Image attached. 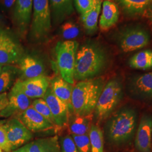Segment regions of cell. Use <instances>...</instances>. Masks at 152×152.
I'll use <instances>...</instances> for the list:
<instances>
[{"mask_svg":"<svg viewBox=\"0 0 152 152\" xmlns=\"http://www.w3.org/2000/svg\"><path fill=\"white\" fill-rule=\"evenodd\" d=\"M2 17L1 14V12H0V21L2 20Z\"/></svg>","mask_w":152,"mask_h":152,"instance_id":"40","label":"cell"},{"mask_svg":"<svg viewBox=\"0 0 152 152\" xmlns=\"http://www.w3.org/2000/svg\"><path fill=\"white\" fill-rule=\"evenodd\" d=\"M15 72L9 65L2 67L0 72V94L6 92L14 81Z\"/></svg>","mask_w":152,"mask_h":152,"instance_id":"27","label":"cell"},{"mask_svg":"<svg viewBox=\"0 0 152 152\" xmlns=\"http://www.w3.org/2000/svg\"><path fill=\"white\" fill-rule=\"evenodd\" d=\"M14 152H28L27 144L23 145V147L19 148L18 149H17L16 151H15Z\"/></svg>","mask_w":152,"mask_h":152,"instance_id":"38","label":"cell"},{"mask_svg":"<svg viewBox=\"0 0 152 152\" xmlns=\"http://www.w3.org/2000/svg\"><path fill=\"white\" fill-rule=\"evenodd\" d=\"M142 15L152 20V3L148 7L145 11L144 12Z\"/></svg>","mask_w":152,"mask_h":152,"instance_id":"36","label":"cell"},{"mask_svg":"<svg viewBox=\"0 0 152 152\" xmlns=\"http://www.w3.org/2000/svg\"><path fill=\"white\" fill-rule=\"evenodd\" d=\"M5 121H0V148L4 152H11L5 128Z\"/></svg>","mask_w":152,"mask_h":152,"instance_id":"33","label":"cell"},{"mask_svg":"<svg viewBox=\"0 0 152 152\" xmlns=\"http://www.w3.org/2000/svg\"><path fill=\"white\" fill-rule=\"evenodd\" d=\"M76 144L78 152H91V143L89 135H71Z\"/></svg>","mask_w":152,"mask_h":152,"instance_id":"30","label":"cell"},{"mask_svg":"<svg viewBox=\"0 0 152 152\" xmlns=\"http://www.w3.org/2000/svg\"><path fill=\"white\" fill-rule=\"evenodd\" d=\"M93 114L87 115H70L68 126L71 135L88 134L92 126Z\"/></svg>","mask_w":152,"mask_h":152,"instance_id":"20","label":"cell"},{"mask_svg":"<svg viewBox=\"0 0 152 152\" xmlns=\"http://www.w3.org/2000/svg\"><path fill=\"white\" fill-rule=\"evenodd\" d=\"M19 68L26 79L44 75L45 67L41 60L32 56H23L19 62Z\"/></svg>","mask_w":152,"mask_h":152,"instance_id":"19","label":"cell"},{"mask_svg":"<svg viewBox=\"0 0 152 152\" xmlns=\"http://www.w3.org/2000/svg\"><path fill=\"white\" fill-rule=\"evenodd\" d=\"M16 0H0V5L5 10H9L15 5Z\"/></svg>","mask_w":152,"mask_h":152,"instance_id":"35","label":"cell"},{"mask_svg":"<svg viewBox=\"0 0 152 152\" xmlns=\"http://www.w3.org/2000/svg\"><path fill=\"white\" fill-rule=\"evenodd\" d=\"M61 152H78L76 144L71 135L63 136L59 139Z\"/></svg>","mask_w":152,"mask_h":152,"instance_id":"31","label":"cell"},{"mask_svg":"<svg viewBox=\"0 0 152 152\" xmlns=\"http://www.w3.org/2000/svg\"><path fill=\"white\" fill-rule=\"evenodd\" d=\"M50 84L49 78L42 75L24 80L19 79L15 82L11 89L23 93L30 99H38L44 97Z\"/></svg>","mask_w":152,"mask_h":152,"instance_id":"7","label":"cell"},{"mask_svg":"<svg viewBox=\"0 0 152 152\" xmlns=\"http://www.w3.org/2000/svg\"><path fill=\"white\" fill-rule=\"evenodd\" d=\"M16 117L32 132L49 130L56 127L54 124L39 114L31 106L16 115Z\"/></svg>","mask_w":152,"mask_h":152,"instance_id":"11","label":"cell"},{"mask_svg":"<svg viewBox=\"0 0 152 152\" xmlns=\"http://www.w3.org/2000/svg\"><path fill=\"white\" fill-rule=\"evenodd\" d=\"M122 96V85L118 79H112L105 85L94 110L95 118L98 122L108 118L120 103Z\"/></svg>","mask_w":152,"mask_h":152,"instance_id":"4","label":"cell"},{"mask_svg":"<svg viewBox=\"0 0 152 152\" xmlns=\"http://www.w3.org/2000/svg\"><path fill=\"white\" fill-rule=\"evenodd\" d=\"M50 86L55 96L68 107L71 115L73 114L72 105V94L73 85L65 81L61 77H57L50 82Z\"/></svg>","mask_w":152,"mask_h":152,"instance_id":"17","label":"cell"},{"mask_svg":"<svg viewBox=\"0 0 152 152\" xmlns=\"http://www.w3.org/2000/svg\"><path fill=\"white\" fill-rule=\"evenodd\" d=\"M51 12L56 21H61L73 12V0H49Z\"/></svg>","mask_w":152,"mask_h":152,"instance_id":"22","label":"cell"},{"mask_svg":"<svg viewBox=\"0 0 152 152\" xmlns=\"http://www.w3.org/2000/svg\"><path fill=\"white\" fill-rule=\"evenodd\" d=\"M8 104L0 113V117H15L26 110L32 104L30 98L21 92L11 89L7 95Z\"/></svg>","mask_w":152,"mask_h":152,"instance_id":"13","label":"cell"},{"mask_svg":"<svg viewBox=\"0 0 152 152\" xmlns=\"http://www.w3.org/2000/svg\"><path fill=\"white\" fill-rule=\"evenodd\" d=\"M78 43L73 40L60 41L55 47L56 64L61 77L65 81L73 85L74 72Z\"/></svg>","mask_w":152,"mask_h":152,"instance_id":"5","label":"cell"},{"mask_svg":"<svg viewBox=\"0 0 152 152\" xmlns=\"http://www.w3.org/2000/svg\"><path fill=\"white\" fill-rule=\"evenodd\" d=\"M4 125L12 151L19 148L32 139V132L16 117H12L5 121Z\"/></svg>","mask_w":152,"mask_h":152,"instance_id":"8","label":"cell"},{"mask_svg":"<svg viewBox=\"0 0 152 152\" xmlns=\"http://www.w3.org/2000/svg\"><path fill=\"white\" fill-rule=\"evenodd\" d=\"M102 4V1H96L91 10L81 15L82 24L88 33H93L98 29V18L101 11Z\"/></svg>","mask_w":152,"mask_h":152,"instance_id":"24","label":"cell"},{"mask_svg":"<svg viewBox=\"0 0 152 152\" xmlns=\"http://www.w3.org/2000/svg\"><path fill=\"white\" fill-rule=\"evenodd\" d=\"M137 113L130 107H124L113 114L105 126L108 141L115 145L131 141L136 131Z\"/></svg>","mask_w":152,"mask_h":152,"instance_id":"2","label":"cell"},{"mask_svg":"<svg viewBox=\"0 0 152 152\" xmlns=\"http://www.w3.org/2000/svg\"><path fill=\"white\" fill-rule=\"evenodd\" d=\"M0 152H2V149L0 148Z\"/></svg>","mask_w":152,"mask_h":152,"instance_id":"42","label":"cell"},{"mask_svg":"<svg viewBox=\"0 0 152 152\" xmlns=\"http://www.w3.org/2000/svg\"><path fill=\"white\" fill-rule=\"evenodd\" d=\"M96 1L95 0H74L76 9L81 15L91 10Z\"/></svg>","mask_w":152,"mask_h":152,"instance_id":"32","label":"cell"},{"mask_svg":"<svg viewBox=\"0 0 152 152\" xmlns=\"http://www.w3.org/2000/svg\"><path fill=\"white\" fill-rule=\"evenodd\" d=\"M28 152H61L57 136L38 139L28 143Z\"/></svg>","mask_w":152,"mask_h":152,"instance_id":"21","label":"cell"},{"mask_svg":"<svg viewBox=\"0 0 152 152\" xmlns=\"http://www.w3.org/2000/svg\"><path fill=\"white\" fill-rule=\"evenodd\" d=\"M7 34L5 32L2 31H0V46L5 41L6 38L7 37Z\"/></svg>","mask_w":152,"mask_h":152,"instance_id":"37","label":"cell"},{"mask_svg":"<svg viewBox=\"0 0 152 152\" xmlns=\"http://www.w3.org/2000/svg\"><path fill=\"white\" fill-rule=\"evenodd\" d=\"M51 28V13L49 0H33L31 33L33 38L41 39L48 36Z\"/></svg>","mask_w":152,"mask_h":152,"instance_id":"6","label":"cell"},{"mask_svg":"<svg viewBox=\"0 0 152 152\" xmlns=\"http://www.w3.org/2000/svg\"><path fill=\"white\" fill-rule=\"evenodd\" d=\"M131 89L137 98L152 99V72L136 77L131 81Z\"/></svg>","mask_w":152,"mask_h":152,"instance_id":"18","label":"cell"},{"mask_svg":"<svg viewBox=\"0 0 152 152\" xmlns=\"http://www.w3.org/2000/svg\"><path fill=\"white\" fill-rule=\"evenodd\" d=\"M149 36L141 28H131L121 33L119 38V45L125 53L142 49L148 45Z\"/></svg>","mask_w":152,"mask_h":152,"instance_id":"9","label":"cell"},{"mask_svg":"<svg viewBox=\"0 0 152 152\" xmlns=\"http://www.w3.org/2000/svg\"><path fill=\"white\" fill-rule=\"evenodd\" d=\"M95 1H102V2L103 0H95Z\"/></svg>","mask_w":152,"mask_h":152,"instance_id":"41","label":"cell"},{"mask_svg":"<svg viewBox=\"0 0 152 152\" xmlns=\"http://www.w3.org/2000/svg\"><path fill=\"white\" fill-rule=\"evenodd\" d=\"M61 34L66 40H72L80 34V29L75 23L72 22L64 23L61 26Z\"/></svg>","mask_w":152,"mask_h":152,"instance_id":"29","label":"cell"},{"mask_svg":"<svg viewBox=\"0 0 152 152\" xmlns=\"http://www.w3.org/2000/svg\"><path fill=\"white\" fill-rule=\"evenodd\" d=\"M22 57L20 46L7 36L0 46V64L4 66L19 63Z\"/></svg>","mask_w":152,"mask_h":152,"instance_id":"15","label":"cell"},{"mask_svg":"<svg viewBox=\"0 0 152 152\" xmlns=\"http://www.w3.org/2000/svg\"><path fill=\"white\" fill-rule=\"evenodd\" d=\"M107 63V56L100 47L94 44L83 45L76 53L75 80L94 78L103 72Z\"/></svg>","mask_w":152,"mask_h":152,"instance_id":"1","label":"cell"},{"mask_svg":"<svg viewBox=\"0 0 152 152\" xmlns=\"http://www.w3.org/2000/svg\"><path fill=\"white\" fill-rule=\"evenodd\" d=\"M31 106L39 114L44 116L45 118L54 124V119L50 109L49 108L48 104L46 103L43 98L36 99L32 102Z\"/></svg>","mask_w":152,"mask_h":152,"instance_id":"28","label":"cell"},{"mask_svg":"<svg viewBox=\"0 0 152 152\" xmlns=\"http://www.w3.org/2000/svg\"><path fill=\"white\" fill-rule=\"evenodd\" d=\"M125 13L131 16L143 14L152 0H117Z\"/></svg>","mask_w":152,"mask_h":152,"instance_id":"23","label":"cell"},{"mask_svg":"<svg viewBox=\"0 0 152 152\" xmlns=\"http://www.w3.org/2000/svg\"><path fill=\"white\" fill-rule=\"evenodd\" d=\"M2 67H3V66L0 64V72H1V71L2 69Z\"/></svg>","mask_w":152,"mask_h":152,"instance_id":"39","label":"cell"},{"mask_svg":"<svg viewBox=\"0 0 152 152\" xmlns=\"http://www.w3.org/2000/svg\"><path fill=\"white\" fill-rule=\"evenodd\" d=\"M152 117L144 114L140 120L135 137V147L139 152H151L152 145Z\"/></svg>","mask_w":152,"mask_h":152,"instance_id":"12","label":"cell"},{"mask_svg":"<svg viewBox=\"0 0 152 152\" xmlns=\"http://www.w3.org/2000/svg\"><path fill=\"white\" fill-rule=\"evenodd\" d=\"M130 66L136 69L148 70L152 68V50H145L133 55L129 60Z\"/></svg>","mask_w":152,"mask_h":152,"instance_id":"25","label":"cell"},{"mask_svg":"<svg viewBox=\"0 0 152 152\" xmlns=\"http://www.w3.org/2000/svg\"><path fill=\"white\" fill-rule=\"evenodd\" d=\"M8 94L7 92H4L0 94V113L5 108L8 104Z\"/></svg>","mask_w":152,"mask_h":152,"instance_id":"34","label":"cell"},{"mask_svg":"<svg viewBox=\"0 0 152 152\" xmlns=\"http://www.w3.org/2000/svg\"><path fill=\"white\" fill-rule=\"evenodd\" d=\"M33 0H16L13 14L14 20L22 34L27 32L31 22Z\"/></svg>","mask_w":152,"mask_h":152,"instance_id":"14","label":"cell"},{"mask_svg":"<svg viewBox=\"0 0 152 152\" xmlns=\"http://www.w3.org/2000/svg\"><path fill=\"white\" fill-rule=\"evenodd\" d=\"M42 98L50 109L55 126L59 128L67 126L71 115L70 112L65 104L55 96L50 86Z\"/></svg>","mask_w":152,"mask_h":152,"instance_id":"10","label":"cell"},{"mask_svg":"<svg viewBox=\"0 0 152 152\" xmlns=\"http://www.w3.org/2000/svg\"><path fill=\"white\" fill-rule=\"evenodd\" d=\"M88 135L91 152H103L104 135L102 129L98 125H92Z\"/></svg>","mask_w":152,"mask_h":152,"instance_id":"26","label":"cell"},{"mask_svg":"<svg viewBox=\"0 0 152 152\" xmlns=\"http://www.w3.org/2000/svg\"><path fill=\"white\" fill-rule=\"evenodd\" d=\"M102 14L99 20V28L105 32L113 27L117 23L120 11L117 5L111 0H104L103 2Z\"/></svg>","mask_w":152,"mask_h":152,"instance_id":"16","label":"cell"},{"mask_svg":"<svg viewBox=\"0 0 152 152\" xmlns=\"http://www.w3.org/2000/svg\"><path fill=\"white\" fill-rule=\"evenodd\" d=\"M104 86L102 78L81 81L73 86L72 94L73 114L76 115L93 114Z\"/></svg>","mask_w":152,"mask_h":152,"instance_id":"3","label":"cell"}]
</instances>
